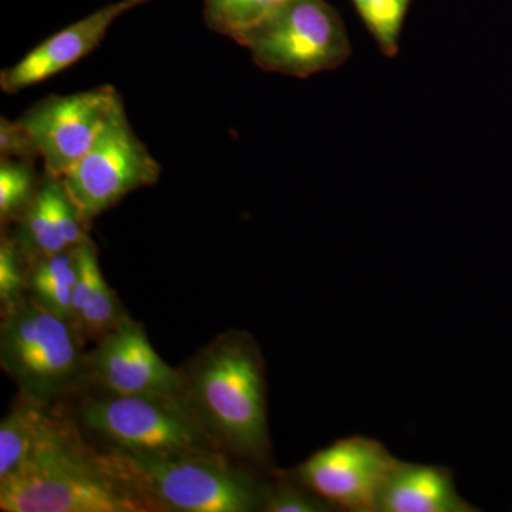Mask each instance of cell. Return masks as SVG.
<instances>
[{
	"label": "cell",
	"mask_w": 512,
	"mask_h": 512,
	"mask_svg": "<svg viewBox=\"0 0 512 512\" xmlns=\"http://www.w3.org/2000/svg\"><path fill=\"white\" fill-rule=\"evenodd\" d=\"M181 370L185 400L215 446L274 476L265 362L256 340L244 330H229Z\"/></svg>",
	"instance_id": "1"
},
{
	"label": "cell",
	"mask_w": 512,
	"mask_h": 512,
	"mask_svg": "<svg viewBox=\"0 0 512 512\" xmlns=\"http://www.w3.org/2000/svg\"><path fill=\"white\" fill-rule=\"evenodd\" d=\"M3 512H156L113 454L84 437L73 417L9 476Z\"/></svg>",
	"instance_id": "2"
},
{
	"label": "cell",
	"mask_w": 512,
	"mask_h": 512,
	"mask_svg": "<svg viewBox=\"0 0 512 512\" xmlns=\"http://www.w3.org/2000/svg\"><path fill=\"white\" fill-rule=\"evenodd\" d=\"M116 457L156 512H264L271 476L224 451Z\"/></svg>",
	"instance_id": "3"
},
{
	"label": "cell",
	"mask_w": 512,
	"mask_h": 512,
	"mask_svg": "<svg viewBox=\"0 0 512 512\" xmlns=\"http://www.w3.org/2000/svg\"><path fill=\"white\" fill-rule=\"evenodd\" d=\"M73 419L84 437L116 456H156L188 450H220L184 396L117 394L84 389Z\"/></svg>",
	"instance_id": "4"
},
{
	"label": "cell",
	"mask_w": 512,
	"mask_h": 512,
	"mask_svg": "<svg viewBox=\"0 0 512 512\" xmlns=\"http://www.w3.org/2000/svg\"><path fill=\"white\" fill-rule=\"evenodd\" d=\"M84 340L69 320L26 295L2 312L0 363L19 393L57 404L90 386Z\"/></svg>",
	"instance_id": "5"
},
{
	"label": "cell",
	"mask_w": 512,
	"mask_h": 512,
	"mask_svg": "<svg viewBox=\"0 0 512 512\" xmlns=\"http://www.w3.org/2000/svg\"><path fill=\"white\" fill-rule=\"evenodd\" d=\"M235 42L259 69L299 79L338 69L352 55L345 22L326 0H286Z\"/></svg>",
	"instance_id": "6"
},
{
	"label": "cell",
	"mask_w": 512,
	"mask_h": 512,
	"mask_svg": "<svg viewBox=\"0 0 512 512\" xmlns=\"http://www.w3.org/2000/svg\"><path fill=\"white\" fill-rule=\"evenodd\" d=\"M160 175L161 165L131 127L120 96L92 147L62 180L90 225L130 192L156 184Z\"/></svg>",
	"instance_id": "7"
},
{
	"label": "cell",
	"mask_w": 512,
	"mask_h": 512,
	"mask_svg": "<svg viewBox=\"0 0 512 512\" xmlns=\"http://www.w3.org/2000/svg\"><path fill=\"white\" fill-rule=\"evenodd\" d=\"M397 461L399 458L380 441L350 436L316 451L284 473L335 511L377 512L380 495Z\"/></svg>",
	"instance_id": "8"
},
{
	"label": "cell",
	"mask_w": 512,
	"mask_h": 512,
	"mask_svg": "<svg viewBox=\"0 0 512 512\" xmlns=\"http://www.w3.org/2000/svg\"><path fill=\"white\" fill-rule=\"evenodd\" d=\"M121 94L100 86L74 94H50L20 121L35 141L46 173L62 178L89 151Z\"/></svg>",
	"instance_id": "9"
},
{
	"label": "cell",
	"mask_w": 512,
	"mask_h": 512,
	"mask_svg": "<svg viewBox=\"0 0 512 512\" xmlns=\"http://www.w3.org/2000/svg\"><path fill=\"white\" fill-rule=\"evenodd\" d=\"M90 386L117 394L184 396L183 370L164 362L144 326L126 315L86 353Z\"/></svg>",
	"instance_id": "10"
},
{
	"label": "cell",
	"mask_w": 512,
	"mask_h": 512,
	"mask_svg": "<svg viewBox=\"0 0 512 512\" xmlns=\"http://www.w3.org/2000/svg\"><path fill=\"white\" fill-rule=\"evenodd\" d=\"M150 0H119L55 33L0 73V89L18 94L79 63L103 42L117 19Z\"/></svg>",
	"instance_id": "11"
},
{
	"label": "cell",
	"mask_w": 512,
	"mask_h": 512,
	"mask_svg": "<svg viewBox=\"0 0 512 512\" xmlns=\"http://www.w3.org/2000/svg\"><path fill=\"white\" fill-rule=\"evenodd\" d=\"M89 224L70 198L60 177L43 174L35 201L8 231L28 264L83 244Z\"/></svg>",
	"instance_id": "12"
},
{
	"label": "cell",
	"mask_w": 512,
	"mask_h": 512,
	"mask_svg": "<svg viewBox=\"0 0 512 512\" xmlns=\"http://www.w3.org/2000/svg\"><path fill=\"white\" fill-rule=\"evenodd\" d=\"M461 497L453 470L444 466L397 461L384 485L377 512H474Z\"/></svg>",
	"instance_id": "13"
},
{
	"label": "cell",
	"mask_w": 512,
	"mask_h": 512,
	"mask_svg": "<svg viewBox=\"0 0 512 512\" xmlns=\"http://www.w3.org/2000/svg\"><path fill=\"white\" fill-rule=\"evenodd\" d=\"M127 315L116 292L104 279L99 254L92 239L87 238L80 247V272L74 288L72 325L84 342L106 336Z\"/></svg>",
	"instance_id": "14"
},
{
	"label": "cell",
	"mask_w": 512,
	"mask_h": 512,
	"mask_svg": "<svg viewBox=\"0 0 512 512\" xmlns=\"http://www.w3.org/2000/svg\"><path fill=\"white\" fill-rule=\"evenodd\" d=\"M55 404L37 403L19 394L0 423V478L18 470L33 453L49 440L69 414L56 410Z\"/></svg>",
	"instance_id": "15"
},
{
	"label": "cell",
	"mask_w": 512,
	"mask_h": 512,
	"mask_svg": "<svg viewBox=\"0 0 512 512\" xmlns=\"http://www.w3.org/2000/svg\"><path fill=\"white\" fill-rule=\"evenodd\" d=\"M80 247L42 256L29 265L28 295L42 308L72 323L74 288L80 272Z\"/></svg>",
	"instance_id": "16"
},
{
	"label": "cell",
	"mask_w": 512,
	"mask_h": 512,
	"mask_svg": "<svg viewBox=\"0 0 512 512\" xmlns=\"http://www.w3.org/2000/svg\"><path fill=\"white\" fill-rule=\"evenodd\" d=\"M36 161L0 160V222L2 227L16 224L35 201L43 175L37 174Z\"/></svg>",
	"instance_id": "17"
},
{
	"label": "cell",
	"mask_w": 512,
	"mask_h": 512,
	"mask_svg": "<svg viewBox=\"0 0 512 512\" xmlns=\"http://www.w3.org/2000/svg\"><path fill=\"white\" fill-rule=\"evenodd\" d=\"M286 0H204L205 25L212 32L237 40Z\"/></svg>",
	"instance_id": "18"
},
{
	"label": "cell",
	"mask_w": 512,
	"mask_h": 512,
	"mask_svg": "<svg viewBox=\"0 0 512 512\" xmlns=\"http://www.w3.org/2000/svg\"><path fill=\"white\" fill-rule=\"evenodd\" d=\"M357 15L383 55L396 57L400 33L412 0H352Z\"/></svg>",
	"instance_id": "19"
},
{
	"label": "cell",
	"mask_w": 512,
	"mask_h": 512,
	"mask_svg": "<svg viewBox=\"0 0 512 512\" xmlns=\"http://www.w3.org/2000/svg\"><path fill=\"white\" fill-rule=\"evenodd\" d=\"M335 511L326 501L296 483L284 471L269 477L264 512H329Z\"/></svg>",
	"instance_id": "20"
},
{
	"label": "cell",
	"mask_w": 512,
	"mask_h": 512,
	"mask_svg": "<svg viewBox=\"0 0 512 512\" xmlns=\"http://www.w3.org/2000/svg\"><path fill=\"white\" fill-rule=\"evenodd\" d=\"M29 264L8 231L0 238V305L8 311L28 295Z\"/></svg>",
	"instance_id": "21"
},
{
	"label": "cell",
	"mask_w": 512,
	"mask_h": 512,
	"mask_svg": "<svg viewBox=\"0 0 512 512\" xmlns=\"http://www.w3.org/2000/svg\"><path fill=\"white\" fill-rule=\"evenodd\" d=\"M0 157L15 160H40L39 151L22 121L0 119Z\"/></svg>",
	"instance_id": "22"
}]
</instances>
